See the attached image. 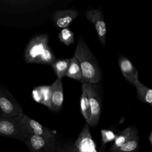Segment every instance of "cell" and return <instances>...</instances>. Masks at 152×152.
Returning <instances> with one entry per match:
<instances>
[{"label":"cell","instance_id":"4fadbf2b","mask_svg":"<svg viewBox=\"0 0 152 152\" xmlns=\"http://www.w3.org/2000/svg\"><path fill=\"white\" fill-rule=\"evenodd\" d=\"M138 136V132L137 128L133 126H129L116 135L114 144L112 147H119Z\"/></svg>","mask_w":152,"mask_h":152},{"label":"cell","instance_id":"30bf717a","mask_svg":"<svg viewBox=\"0 0 152 152\" xmlns=\"http://www.w3.org/2000/svg\"><path fill=\"white\" fill-rule=\"evenodd\" d=\"M64 90L61 79L57 78L50 85V99L49 109L53 111L59 110L63 104Z\"/></svg>","mask_w":152,"mask_h":152},{"label":"cell","instance_id":"8992f818","mask_svg":"<svg viewBox=\"0 0 152 152\" xmlns=\"http://www.w3.org/2000/svg\"><path fill=\"white\" fill-rule=\"evenodd\" d=\"M18 116L20 123L27 134L47 137H56V132L54 130L43 126L24 112L20 114Z\"/></svg>","mask_w":152,"mask_h":152},{"label":"cell","instance_id":"cb8c5ba5","mask_svg":"<svg viewBox=\"0 0 152 152\" xmlns=\"http://www.w3.org/2000/svg\"><path fill=\"white\" fill-rule=\"evenodd\" d=\"M148 140H149V142H150V144L152 145V132L151 131L150 132V134L148 135Z\"/></svg>","mask_w":152,"mask_h":152},{"label":"cell","instance_id":"7c38bea8","mask_svg":"<svg viewBox=\"0 0 152 152\" xmlns=\"http://www.w3.org/2000/svg\"><path fill=\"white\" fill-rule=\"evenodd\" d=\"M78 15V12L76 10H63L55 11L52 16L55 25L62 29L68 27Z\"/></svg>","mask_w":152,"mask_h":152},{"label":"cell","instance_id":"d6986e66","mask_svg":"<svg viewBox=\"0 0 152 152\" xmlns=\"http://www.w3.org/2000/svg\"><path fill=\"white\" fill-rule=\"evenodd\" d=\"M58 37L61 42L66 46H69L74 43V33L68 27L61 29L58 34Z\"/></svg>","mask_w":152,"mask_h":152},{"label":"cell","instance_id":"3957f363","mask_svg":"<svg viewBox=\"0 0 152 152\" xmlns=\"http://www.w3.org/2000/svg\"><path fill=\"white\" fill-rule=\"evenodd\" d=\"M27 135L20 123L18 116L13 118L0 116V136L24 141Z\"/></svg>","mask_w":152,"mask_h":152},{"label":"cell","instance_id":"9c48e42d","mask_svg":"<svg viewBox=\"0 0 152 152\" xmlns=\"http://www.w3.org/2000/svg\"><path fill=\"white\" fill-rule=\"evenodd\" d=\"M74 144L78 152H97L96 144L92 138L89 125L86 122Z\"/></svg>","mask_w":152,"mask_h":152},{"label":"cell","instance_id":"44dd1931","mask_svg":"<svg viewBox=\"0 0 152 152\" xmlns=\"http://www.w3.org/2000/svg\"><path fill=\"white\" fill-rule=\"evenodd\" d=\"M102 141L103 143H106L109 141H111L115 140L116 135L114 132L110 130L107 129H102Z\"/></svg>","mask_w":152,"mask_h":152},{"label":"cell","instance_id":"ba28073f","mask_svg":"<svg viewBox=\"0 0 152 152\" xmlns=\"http://www.w3.org/2000/svg\"><path fill=\"white\" fill-rule=\"evenodd\" d=\"M86 15L87 19L94 26L99 41L103 46H105L106 27L101 9L88 10L86 11Z\"/></svg>","mask_w":152,"mask_h":152},{"label":"cell","instance_id":"9a60e30c","mask_svg":"<svg viewBox=\"0 0 152 152\" xmlns=\"http://www.w3.org/2000/svg\"><path fill=\"white\" fill-rule=\"evenodd\" d=\"M134 85L136 87L137 98L143 103L152 104V90L145 85L142 84L138 79L137 80Z\"/></svg>","mask_w":152,"mask_h":152},{"label":"cell","instance_id":"277c9868","mask_svg":"<svg viewBox=\"0 0 152 152\" xmlns=\"http://www.w3.org/2000/svg\"><path fill=\"white\" fill-rule=\"evenodd\" d=\"M56 141V137L28 134L23 142L30 152H55Z\"/></svg>","mask_w":152,"mask_h":152},{"label":"cell","instance_id":"7a4b0ae2","mask_svg":"<svg viewBox=\"0 0 152 152\" xmlns=\"http://www.w3.org/2000/svg\"><path fill=\"white\" fill-rule=\"evenodd\" d=\"M46 34L33 37L24 50V59L27 63H36L51 65L56 58L48 45Z\"/></svg>","mask_w":152,"mask_h":152},{"label":"cell","instance_id":"7402d4cb","mask_svg":"<svg viewBox=\"0 0 152 152\" xmlns=\"http://www.w3.org/2000/svg\"><path fill=\"white\" fill-rule=\"evenodd\" d=\"M55 152H78V150L74 143L57 147Z\"/></svg>","mask_w":152,"mask_h":152},{"label":"cell","instance_id":"5bb4252c","mask_svg":"<svg viewBox=\"0 0 152 152\" xmlns=\"http://www.w3.org/2000/svg\"><path fill=\"white\" fill-rule=\"evenodd\" d=\"M82 93L80 98V110L81 113L85 119L86 123L89 124L90 116H91V110L89 99L88 97V94L87 91V88L86 83H83L82 86Z\"/></svg>","mask_w":152,"mask_h":152},{"label":"cell","instance_id":"8fae6325","mask_svg":"<svg viewBox=\"0 0 152 152\" xmlns=\"http://www.w3.org/2000/svg\"><path fill=\"white\" fill-rule=\"evenodd\" d=\"M118 64L123 76L134 85V82L138 79V72L132 63L126 57L120 56L118 58Z\"/></svg>","mask_w":152,"mask_h":152},{"label":"cell","instance_id":"52a82bcc","mask_svg":"<svg viewBox=\"0 0 152 152\" xmlns=\"http://www.w3.org/2000/svg\"><path fill=\"white\" fill-rule=\"evenodd\" d=\"M86 85L91 110L88 125L91 126H94L98 124L101 113V103L97 90L98 87L95 84L86 83Z\"/></svg>","mask_w":152,"mask_h":152},{"label":"cell","instance_id":"603a6c76","mask_svg":"<svg viewBox=\"0 0 152 152\" xmlns=\"http://www.w3.org/2000/svg\"><path fill=\"white\" fill-rule=\"evenodd\" d=\"M32 97L33 100L40 104H43V96L40 90L39 86L34 88L32 91Z\"/></svg>","mask_w":152,"mask_h":152},{"label":"cell","instance_id":"ffe728a7","mask_svg":"<svg viewBox=\"0 0 152 152\" xmlns=\"http://www.w3.org/2000/svg\"><path fill=\"white\" fill-rule=\"evenodd\" d=\"M43 96V104L49 109L50 99V86H39Z\"/></svg>","mask_w":152,"mask_h":152},{"label":"cell","instance_id":"6da1fadb","mask_svg":"<svg viewBox=\"0 0 152 152\" xmlns=\"http://www.w3.org/2000/svg\"><path fill=\"white\" fill-rule=\"evenodd\" d=\"M81 72L82 83L95 84L101 79V71L91 51L81 37H79L74 53Z\"/></svg>","mask_w":152,"mask_h":152},{"label":"cell","instance_id":"e0dca14e","mask_svg":"<svg viewBox=\"0 0 152 152\" xmlns=\"http://www.w3.org/2000/svg\"><path fill=\"white\" fill-rule=\"evenodd\" d=\"M69 59H57L50 65L57 76V78L62 79L65 76L66 71L68 68Z\"/></svg>","mask_w":152,"mask_h":152},{"label":"cell","instance_id":"2e32d148","mask_svg":"<svg viewBox=\"0 0 152 152\" xmlns=\"http://www.w3.org/2000/svg\"><path fill=\"white\" fill-rule=\"evenodd\" d=\"M65 76L80 81L82 79V72L80 64L74 56L69 58V63Z\"/></svg>","mask_w":152,"mask_h":152},{"label":"cell","instance_id":"5b68a950","mask_svg":"<svg viewBox=\"0 0 152 152\" xmlns=\"http://www.w3.org/2000/svg\"><path fill=\"white\" fill-rule=\"evenodd\" d=\"M21 113L23 109L13 96L7 89L0 87V116L13 118Z\"/></svg>","mask_w":152,"mask_h":152},{"label":"cell","instance_id":"ac0fdd59","mask_svg":"<svg viewBox=\"0 0 152 152\" xmlns=\"http://www.w3.org/2000/svg\"><path fill=\"white\" fill-rule=\"evenodd\" d=\"M139 147V136L131 140L126 143L116 147H111V152H136Z\"/></svg>","mask_w":152,"mask_h":152}]
</instances>
